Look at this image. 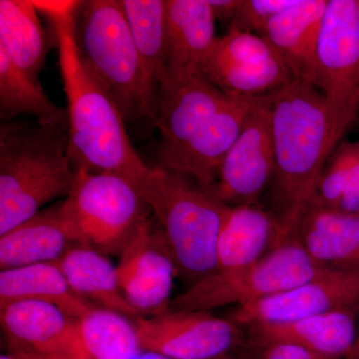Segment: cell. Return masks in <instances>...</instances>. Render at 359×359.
I'll use <instances>...</instances> for the list:
<instances>
[{
	"instance_id": "cell-1",
	"label": "cell",
	"mask_w": 359,
	"mask_h": 359,
	"mask_svg": "<svg viewBox=\"0 0 359 359\" xmlns=\"http://www.w3.org/2000/svg\"><path fill=\"white\" fill-rule=\"evenodd\" d=\"M55 36L67 100L68 154L76 171L109 172L142 185L150 168L135 150L115 99L85 62L75 36L80 1H33Z\"/></svg>"
},
{
	"instance_id": "cell-2",
	"label": "cell",
	"mask_w": 359,
	"mask_h": 359,
	"mask_svg": "<svg viewBox=\"0 0 359 359\" xmlns=\"http://www.w3.org/2000/svg\"><path fill=\"white\" fill-rule=\"evenodd\" d=\"M271 124L280 218L294 230L314 199L328 159L346 133L320 90L299 79L271 96Z\"/></svg>"
},
{
	"instance_id": "cell-3",
	"label": "cell",
	"mask_w": 359,
	"mask_h": 359,
	"mask_svg": "<svg viewBox=\"0 0 359 359\" xmlns=\"http://www.w3.org/2000/svg\"><path fill=\"white\" fill-rule=\"evenodd\" d=\"M76 170L67 132L22 121L0 126V235L67 197Z\"/></svg>"
},
{
	"instance_id": "cell-4",
	"label": "cell",
	"mask_w": 359,
	"mask_h": 359,
	"mask_svg": "<svg viewBox=\"0 0 359 359\" xmlns=\"http://www.w3.org/2000/svg\"><path fill=\"white\" fill-rule=\"evenodd\" d=\"M179 276L190 285L216 269L217 245L231 205L190 177L151 167L141 185Z\"/></svg>"
},
{
	"instance_id": "cell-5",
	"label": "cell",
	"mask_w": 359,
	"mask_h": 359,
	"mask_svg": "<svg viewBox=\"0 0 359 359\" xmlns=\"http://www.w3.org/2000/svg\"><path fill=\"white\" fill-rule=\"evenodd\" d=\"M80 53L119 106L126 124L156 128L158 95L149 82L121 0L80 1L75 22Z\"/></svg>"
},
{
	"instance_id": "cell-6",
	"label": "cell",
	"mask_w": 359,
	"mask_h": 359,
	"mask_svg": "<svg viewBox=\"0 0 359 359\" xmlns=\"http://www.w3.org/2000/svg\"><path fill=\"white\" fill-rule=\"evenodd\" d=\"M328 269L316 263L295 231L256 262L215 271L172 299L169 311H209L236 304L245 306L318 278Z\"/></svg>"
},
{
	"instance_id": "cell-7",
	"label": "cell",
	"mask_w": 359,
	"mask_h": 359,
	"mask_svg": "<svg viewBox=\"0 0 359 359\" xmlns=\"http://www.w3.org/2000/svg\"><path fill=\"white\" fill-rule=\"evenodd\" d=\"M63 205L85 244L106 256H120L151 218L141 185L109 172L76 171Z\"/></svg>"
},
{
	"instance_id": "cell-8",
	"label": "cell",
	"mask_w": 359,
	"mask_h": 359,
	"mask_svg": "<svg viewBox=\"0 0 359 359\" xmlns=\"http://www.w3.org/2000/svg\"><path fill=\"white\" fill-rule=\"evenodd\" d=\"M316 87L346 133L359 110L358 0H328L316 49Z\"/></svg>"
},
{
	"instance_id": "cell-9",
	"label": "cell",
	"mask_w": 359,
	"mask_h": 359,
	"mask_svg": "<svg viewBox=\"0 0 359 359\" xmlns=\"http://www.w3.org/2000/svg\"><path fill=\"white\" fill-rule=\"evenodd\" d=\"M142 351L172 359H217L231 355L244 330L209 311H169L135 320Z\"/></svg>"
},
{
	"instance_id": "cell-10",
	"label": "cell",
	"mask_w": 359,
	"mask_h": 359,
	"mask_svg": "<svg viewBox=\"0 0 359 359\" xmlns=\"http://www.w3.org/2000/svg\"><path fill=\"white\" fill-rule=\"evenodd\" d=\"M204 76L229 95L252 98L275 94L294 79L263 36L236 29L217 40Z\"/></svg>"
},
{
	"instance_id": "cell-11",
	"label": "cell",
	"mask_w": 359,
	"mask_h": 359,
	"mask_svg": "<svg viewBox=\"0 0 359 359\" xmlns=\"http://www.w3.org/2000/svg\"><path fill=\"white\" fill-rule=\"evenodd\" d=\"M359 306V269H328L280 294L237 306L228 320L238 327L276 325Z\"/></svg>"
},
{
	"instance_id": "cell-12",
	"label": "cell",
	"mask_w": 359,
	"mask_h": 359,
	"mask_svg": "<svg viewBox=\"0 0 359 359\" xmlns=\"http://www.w3.org/2000/svg\"><path fill=\"white\" fill-rule=\"evenodd\" d=\"M228 98L204 75L169 78L159 87L156 166L169 169Z\"/></svg>"
},
{
	"instance_id": "cell-13",
	"label": "cell",
	"mask_w": 359,
	"mask_h": 359,
	"mask_svg": "<svg viewBox=\"0 0 359 359\" xmlns=\"http://www.w3.org/2000/svg\"><path fill=\"white\" fill-rule=\"evenodd\" d=\"M116 271L125 299L139 316L169 311L178 269L152 217L123 250Z\"/></svg>"
},
{
	"instance_id": "cell-14",
	"label": "cell",
	"mask_w": 359,
	"mask_h": 359,
	"mask_svg": "<svg viewBox=\"0 0 359 359\" xmlns=\"http://www.w3.org/2000/svg\"><path fill=\"white\" fill-rule=\"evenodd\" d=\"M271 95L257 99L219 169L214 193L231 207L255 205L273 179L276 163L271 124Z\"/></svg>"
},
{
	"instance_id": "cell-15",
	"label": "cell",
	"mask_w": 359,
	"mask_h": 359,
	"mask_svg": "<svg viewBox=\"0 0 359 359\" xmlns=\"http://www.w3.org/2000/svg\"><path fill=\"white\" fill-rule=\"evenodd\" d=\"M0 327L9 353L80 359L78 318L57 306L16 301L0 306Z\"/></svg>"
},
{
	"instance_id": "cell-16",
	"label": "cell",
	"mask_w": 359,
	"mask_h": 359,
	"mask_svg": "<svg viewBox=\"0 0 359 359\" xmlns=\"http://www.w3.org/2000/svg\"><path fill=\"white\" fill-rule=\"evenodd\" d=\"M259 98L228 94L218 112L166 170L190 177L205 189L214 191L224 158Z\"/></svg>"
},
{
	"instance_id": "cell-17",
	"label": "cell",
	"mask_w": 359,
	"mask_h": 359,
	"mask_svg": "<svg viewBox=\"0 0 359 359\" xmlns=\"http://www.w3.org/2000/svg\"><path fill=\"white\" fill-rule=\"evenodd\" d=\"M78 244L85 243L62 201L0 235V268L56 263Z\"/></svg>"
},
{
	"instance_id": "cell-18",
	"label": "cell",
	"mask_w": 359,
	"mask_h": 359,
	"mask_svg": "<svg viewBox=\"0 0 359 359\" xmlns=\"http://www.w3.org/2000/svg\"><path fill=\"white\" fill-rule=\"evenodd\" d=\"M252 346L290 344L332 359L351 354L359 337L356 309H337L304 320L244 328Z\"/></svg>"
},
{
	"instance_id": "cell-19",
	"label": "cell",
	"mask_w": 359,
	"mask_h": 359,
	"mask_svg": "<svg viewBox=\"0 0 359 359\" xmlns=\"http://www.w3.org/2000/svg\"><path fill=\"white\" fill-rule=\"evenodd\" d=\"M166 79L204 75L205 63L219 39L209 1L166 0Z\"/></svg>"
},
{
	"instance_id": "cell-20",
	"label": "cell",
	"mask_w": 359,
	"mask_h": 359,
	"mask_svg": "<svg viewBox=\"0 0 359 359\" xmlns=\"http://www.w3.org/2000/svg\"><path fill=\"white\" fill-rule=\"evenodd\" d=\"M294 233L280 217L257 205L231 207L219 233L215 271L256 262Z\"/></svg>"
},
{
	"instance_id": "cell-21",
	"label": "cell",
	"mask_w": 359,
	"mask_h": 359,
	"mask_svg": "<svg viewBox=\"0 0 359 359\" xmlns=\"http://www.w3.org/2000/svg\"><path fill=\"white\" fill-rule=\"evenodd\" d=\"M328 0H297L278 14L263 37L289 68L294 79L314 85L316 49Z\"/></svg>"
},
{
	"instance_id": "cell-22",
	"label": "cell",
	"mask_w": 359,
	"mask_h": 359,
	"mask_svg": "<svg viewBox=\"0 0 359 359\" xmlns=\"http://www.w3.org/2000/svg\"><path fill=\"white\" fill-rule=\"evenodd\" d=\"M294 231L309 257L323 268L359 269V214L311 203Z\"/></svg>"
},
{
	"instance_id": "cell-23",
	"label": "cell",
	"mask_w": 359,
	"mask_h": 359,
	"mask_svg": "<svg viewBox=\"0 0 359 359\" xmlns=\"http://www.w3.org/2000/svg\"><path fill=\"white\" fill-rule=\"evenodd\" d=\"M39 14L29 0H0V50L37 83L51 44L56 46Z\"/></svg>"
},
{
	"instance_id": "cell-24",
	"label": "cell",
	"mask_w": 359,
	"mask_h": 359,
	"mask_svg": "<svg viewBox=\"0 0 359 359\" xmlns=\"http://www.w3.org/2000/svg\"><path fill=\"white\" fill-rule=\"evenodd\" d=\"M56 264L71 290L85 301L133 320L141 318L125 299L116 266L106 255L89 245L78 244L71 248Z\"/></svg>"
},
{
	"instance_id": "cell-25",
	"label": "cell",
	"mask_w": 359,
	"mask_h": 359,
	"mask_svg": "<svg viewBox=\"0 0 359 359\" xmlns=\"http://www.w3.org/2000/svg\"><path fill=\"white\" fill-rule=\"evenodd\" d=\"M16 301L48 302L76 318L96 308L71 290L56 263L1 269L0 306Z\"/></svg>"
},
{
	"instance_id": "cell-26",
	"label": "cell",
	"mask_w": 359,
	"mask_h": 359,
	"mask_svg": "<svg viewBox=\"0 0 359 359\" xmlns=\"http://www.w3.org/2000/svg\"><path fill=\"white\" fill-rule=\"evenodd\" d=\"M80 359H133L142 353L135 320L96 308L78 318Z\"/></svg>"
},
{
	"instance_id": "cell-27",
	"label": "cell",
	"mask_w": 359,
	"mask_h": 359,
	"mask_svg": "<svg viewBox=\"0 0 359 359\" xmlns=\"http://www.w3.org/2000/svg\"><path fill=\"white\" fill-rule=\"evenodd\" d=\"M121 4L149 82L159 95L167 78L166 0H121Z\"/></svg>"
},
{
	"instance_id": "cell-28",
	"label": "cell",
	"mask_w": 359,
	"mask_h": 359,
	"mask_svg": "<svg viewBox=\"0 0 359 359\" xmlns=\"http://www.w3.org/2000/svg\"><path fill=\"white\" fill-rule=\"evenodd\" d=\"M20 115L33 116L43 126L67 132V110L52 102L41 85L0 50V116L11 120Z\"/></svg>"
},
{
	"instance_id": "cell-29",
	"label": "cell",
	"mask_w": 359,
	"mask_h": 359,
	"mask_svg": "<svg viewBox=\"0 0 359 359\" xmlns=\"http://www.w3.org/2000/svg\"><path fill=\"white\" fill-rule=\"evenodd\" d=\"M337 168L340 200L337 211L359 214V148L358 143L340 142L332 153Z\"/></svg>"
},
{
	"instance_id": "cell-30",
	"label": "cell",
	"mask_w": 359,
	"mask_h": 359,
	"mask_svg": "<svg viewBox=\"0 0 359 359\" xmlns=\"http://www.w3.org/2000/svg\"><path fill=\"white\" fill-rule=\"evenodd\" d=\"M295 2L297 0H241L237 15L229 29L263 36L271 21Z\"/></svg>"
},
{
	"instance_id": "cell-31",
	"label": "cell",
	"mask_w": 359,
	"mask_h": 359,
	"mask_svg": "<svg viewBox=\"0 0 359 359\" xmlns=\"http://www.w3.org/2000/svg\"><path fill=\"white\" fill-rule=\"evenodd\" d=\"M252 346L254 359H332L294 344L276 342Z\"/></svg>"
},
{
	"instance_id": "cell-32",
	"label": "cell",
	"mask_w": 359,
	"mask_h": 359,
	"mask_svg": "<svg viewBox=\"0 0 359 359\" xmlns=\"http://www.w3.org/2000/svg\"><path fill=\"white\" fill-rule=\"evenodd\" d=\"M216 20L230 26L237 15L241 0H208Z\"/></svg>"
},
{
	"instance_id": "cell-33",
	"label": "cell",
	"mask_w": 359,
	"mask_h": 359,
	"mask_svg": "<svg viewBox=\"0 0 359 359\" xmlns=\"http://www.w3.org/2000/svg\"><path fill=\"white\" fill-rule=\"evenodd\" d=\"M0 359H57L46 358V356L33 355V354L18 353H9L2 354Z\"/></svg>"
},
{
	"instance_id": "cell-34",
	"label": "cell",
	"mask_w": 359,
	"mask_h": 359,
	"mask_svg": "<svg viewBox=\"0 0 359 359\" xmlns=\"http://www.w3.org/2000/svg\"><path fill=\"white\" fill-rule=\"evenodd\" d=\"M133 359H172L169 358H166V356L159 355V354L152 353H145V351H142L140 354L136 356V358ZM217 359H233L231 358V355L224 356V358H219Z\"/></svg>"
},
{
	"instance_id": "cell-35",
	"label": "cell",
	"mask_w": 359,
	"mask_h": 359,
	"mask_svg": "<svg viewBox=\"0 0 359 359\" xmlns=\"http://www.w3.org/2000/svg\"><path fill=\"white\" fill-rule=\"evenodd\" d=\"M344 359H359V337L353 351H351V354Z\"/></svg>"
},
{
	"instance_id": "cell-36",
	"label": "cell",
	"mask_w": 359,
	"mask_h": 359,
	"mask_svg": "<svg viewBox=\"0 0 359 359\" xmlns=\"http://www.w3.org/2000/svg\"><path fill=\"white\" fill-rule=\"evenodd\" d=\"M358 6H359V0H358Z\"/></svg>"
},
{
	"instance_id": "cell-37",
	"label": "cell",
	"mask_w": 359,
	"mask_h": 359,
	"mask_svg": "<svg viewBox=\"0 0 359 359\" xmlns=\"http://www.w3.org/2000/svg\"><path fill=\"white\" fill-rule=\"evenodd\" d=\"M358 148H359V142H358Z\"/></svg>"
}]
</instances>
